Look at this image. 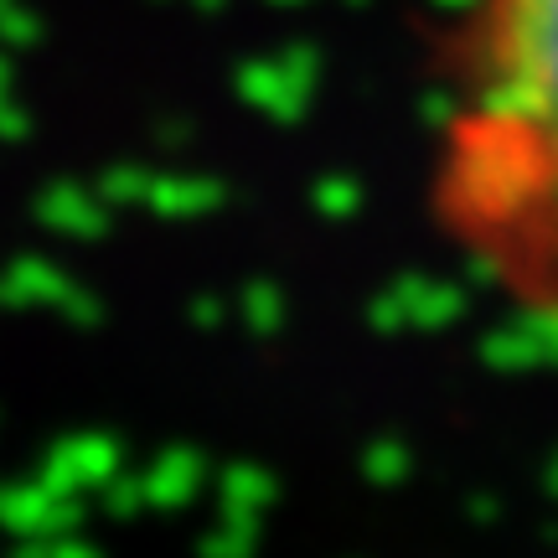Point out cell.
Wrapping results in <instances>:
<instances>
[{"label": "cell", "instance_id": "6da1fadb", "mask_svg": "<svg viewBox=\"0 0 558 558\" xmlns=\"http://www.w3.org/2000/svg\"><path fill=\"white\" fill-rule=\"evenodd\" d=\"M429 218L481 290L558 341V0H465L439 41Z\"/></svg>", "mask_w": 558, "mask_h": 558}]
</instances>
